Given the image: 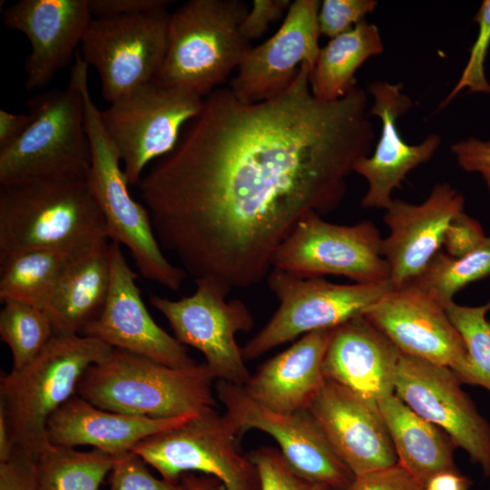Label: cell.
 I'll return each instance as SVG.
<instances>
[{
  "mask_svg": "<svg viewBox=\"0 0 490 490\" xmlns=\"http://www.w3.org/2000/svg\"><path fill=\"white\" fill-rule=\"evenodd\" d=\"M308 64L279 95L244 103L230 88L204 99L175 149L139 185L161 247L195 279L230 292L257 285L308 212L338 207L374 142L368 97L354 86L322 102Z\"/></svg>",
  "mask_w": 490,
  "mask_h": 490,
  "instance_id": "1",
  "label": "cell"
},
{
  "mask_svg": "<svg viewBox=\"0 0 490 490\" xmlns=\"http://www.w3.org/2000/svg\"><path fill=\"white\" fill-rule=\"evenodd\" d=\"M215 378L205 363L172 368L113 348L106 358L86 369L75 395L111 412L171 418L216 408Z\"/></svg>",
  "mask_w": 490,
  "mask_h": 490,
  "instance_id": "2",
  "label": "cell"
},
{
  "mask_svg": "<svg viewBox=\"0 0 490 490\" xmlns=\"http://www.w3.org/2000/svg\"><path fill=\"white\" fill-rule=\"evenodd\" d=\"M103 240H109L105 220L86 178L0 186V256Z\"/></svg>",
  "mask_w": 490,
  "mask_h": 490,
  "instance_id": "3",
  "label": "cell"
},
{
  "mask_svg": "<svg viewBox=\"0 0 490 490\" xmlns=\"http://www.w3.org/2000/svg\"><path fill=\"white\" fill-rule=\"evenodd\" d=\"M113 347L80 334H55L28 364L0 378V407L15 446L34 458L48 449L50 416L75 395L86 369Z\"/></svg>",
  "mask_w": 490,
  "mask_h": 490,
  "instance_id": "4",
  "label": "cell"
},
{
  "mask_svg": "<svg viewBox=\"0 0 490 490\" xmlns=\"http://www.w3.org/2000/svg\"><path fill=\"white\" fill-rule=\"evenodd\" d=\"M240 0H190L170 15L162 64L152 80L202 97L224 83L250 47L240 25L248 12Z\"/></svg>",
  "mask_w": 490,
  "mask_h": 490,
  "instance_id": "5",
  "label": "cell"
},
{
  "mask_svg": "<svg viewBox=\"0 0 490 490\" xmlns=\"http://www.w3.org/2000/svg\"><path fill=\"white\" fill-rule=\"evenodd\" d=\"M88 67L79 64L75 74L83 93L91 163L87 181L105 220L109 240L125 246L139 273L171 290L181 289L186 271L163 255L150 213L129 191L120 157L108 138L88 86Z\"/></svg>",
  "mask_w": 490,
  "mask_h": 490,
  "instance_id": "6",
  "label": "cell"
},
{
  "mask_svg": "<svg viewBox=\"0 0 490 490\" xmlns=\"http://www.w3.org/2000/svg\"><path fill=\"white\" fill-rule=\"evenodd\" d=\"M27 106L28 126L14 142L0 148V186L87 178L90 144L83 93L74 70L64 89L39 93Z\"/></svg>",
  "mask_w": 490,
  "mask_h": 490,
  "instance_id": "7",
  "label": "cell"
},
{
  "mask_svg": "<svg viewBox=\"0 0 490 490\" xmlns=\"http://www.w3.org/2000/svg\"><path fill=\"white\" fill-rule=\"evenodd\" d=\"M204 99L190 90L152 81L100 111L130 186L139 185L151 162L175 149L182 128L201 113Z\"/></svg>",
  "mask_w": 490,
  "mask_h": 490,
  "instance_id": "8",
  "label": "cell"
},
{
  "mask_svg": "<svg viewBox=\"0 0 490 490\" xmlns=\"http://www.w3.org/2000/svg\"><path fill=\"white\" fill-rule=\"evenodd\" d=\"M267 280L279 307L267 324L241 348L245 361L300 335L334 328L361 316L394 289L390 279L338 284L324 278L302 279L275 269L270 271Z\"/></svg>",
  "mask_w": 490,
  "mask_h": 490,
  "instance_id": "9",
  "label": "cell"
},
{
  "mask_svg": "<svg viewBox=\"0 0 490 490\" xmlns=\"http://www.w3.org/2000/svg\"><path fill=\"white\" fill-rule=\"evenodd\" d=\"M239 436L225 415L208 407L174 428L141 440L132 453L172 483H179L184 473L201 472L220 480L224 490H260L257 466L237 448Z\"/></svg>",
  "mask_w": 490,
  "mask_h": 490,
  "instance_id": "10",
  "label": "cell"
},
{
  "mask_svg": "<svg viewBox=\"0 0 490 490\" xmlns=\"http://www.w3.org/2000/svg\"><path fill=\"white\" fill-rule=\"evenodd\" d=\"M382 238L369 220L339 225L306 213L271 258V268L302 279L343 276L357 283L390 279Z\"/></svg>",
  "mask_w": 490,
  "mask_h": 490,
  "instance_id": "11",
  "label": "cell"
},
{
  "mask_svg": "<svg viewBox=\"0 0 490 490\" xmlns=\"http://www.w3.org/2000/svg\"><path fill=\"white\" fill-rule=\"evenodd\" d=\"M194 280L191 295L172 300L152 294L150 303L166 318L182 345L202 353L216 378L243 387L250 375L236 335L253 328L252 314L243 301L227 300L230 291L219 282Z\"/></svg>",
  "mask_w": 490,
  "mask_h": 490,
  "instance_id": "12",
  "label": "cell"
},
{
  "mask_svg": "<svg viewBox=\"0 0 490 490\" xmlns=\"http://www.w3.org/2000/svg\"><path fill=\"white\" fill-rule=\"evenodd\" d=\"M169 20L167 8L92 19L79 52L99 74L106 102L111 103L155 78L167 50Z\"/></svg>",
  "mask_w": 490,
  "mask_h": 490,
  "instance_id": "13",
  "label": "cell"
},
{
  "mask_svg": "<svg viewBox=\"0 0 490 490\" xmlns=\"http://www.w3.org/2000/svg\"><path fill=\"white\" fill-rule=\"evenodd\" d=\"M225 416L239 436L258 429L273 437L290 467L301 476L347 490L354 474L335 454L308 410L279 414L253 400L242 386L219 380L215 386Z\"/></svg>",
  "mask_w": 490,
  "mask_h": 490,
  "instance_id": "14",
  "label": "cell"
},
{
  "mask_svg": "<svg viewBox=\"0 0 490 490\" xmlns=\"http://www.w3.org/2000/svg\"><path fill=\"white\" fill-rule=\"evenodd\" d=\"M461 384L451 368L402 354L395 395L442 429L490 476V425L478 413Z\"/></svg>",
  "mask_w": 490,
  "mask_h": 490,
  "instance_id": "15",
  "label": "cell"
},
{
  "mask_svg": "<svg viewBox=\"0 0 490 490\" xmlns=\"http://www.w3.org/2000/svg\"><path fill=\"white\" fill-rule=\"evenodd\" d=\"M363 316L401 354L447 367L465 383L468 374L465 343L445 307L416 284L394 287Z\"/></svg>",
  "mask_w": 490,
  "mask_h": 490,
  "instance_id": "16",
  "label": "cell"
},
{
  "mask_svg": "<svg viewBox=\"0 0 490 490\" xmlns=\"http://www.w3.org/2000/svg\"><path fill=\"white\" fill-rule=\"evenodd\" d=\"M318 0H296L278 31L262 44L250 47L238 67L230 90L244 103L270 100L293 83L302 64L311 70L320 47Z\"/></svg>",
  "mask_w": 490,
  "mask_h": 490,
  "instance_id": "17",
  "label": "cell"
},
{
  "mask_svg": "<svg viewBox=\"0 0 490 490\" xmlns=\"http://www.w3.org/2000/svg\"><path fill=\"white\" fill-rule=\"evenodd\" d=\"M111 285L100 315L80 335L146 357L172 368L196 363L175 337L152 318L136 284V273L129 266L121 245L111 242Z\"/></svg>",
  "mask_w": 490,
  "mask_h": 490,
  "instance_id": "18",
  "label": "cell"
},
{
  "mask_svg": "<svg viewBox=\"0 0 490 490\" xmlns=\"http://www.w3.org/2000/svg\"><path fill=\"white\" fill-rule=\"evenodd\" d=\"M307 410L354 475L397 464L377 403L326 379Z\"/></svg>",
  "mask_w": 490,
  "mask_h": 490,
  "instance_id": "19",
  "label": "cell"
},
{
  "mask_svg": "<svg viewBox=\"0 0 490 490\" xmlns=\"http://www.w3.org/2000/svg\"><path fill=\"white\" fill-rule=\"evenodd\" d=\"M93 18L89 0H20L2 11L4 25L30 43L27 90L47 86L70 63Z\"/></svg>",
  "mask_w": 490,
  "mask_h": 490,
  "instance_id": "20",
  "label": "cell"
},
{
  "mask_svg": "<svg viewBox=\"0 0 490 490\" xmlns=\"http://www.w3.org/2000/svg\"><path fill=\"white\" fill-rule=\"evenodd\" d=\"M463 195L448 183L433 186L420 204L395 199L383 220L388 235L382 240V255L395 288L416 279L440 250L452 220L464 211Z\"/></svg>",
  "mask_w": 490,
  "mask_h": 490,
  "instance_id": "21",
  "label": "cell"
},
{
  "mask_svg": "<svg viewBox=\"0 0 490 490\" xmlns=\"http://www.w3.org/2000/svg\"><path fill=\"white\" fill-rule=\"evenodd\" d=\"M403 84L375 82L368 86L373 104L368 114L380 119L381 133L374 152L361 158L354 167L368 182L361 200L366 209L386 210L393 199L395 189L400 187L407 175L430 160L441 144L437 134L428 135L418 144H408L401 137L397 122L412 106V100L402 92Z\"/></svg>",
  "mask_w": 490,
  "mask_h": 490,
  "instance_id": "22",
  "label": "cell"
},
{
  "mask_svg": "<svg viewBox=\"0 0 490 490\" xmlns=\"http://www.w3.org/2000/svg\"><path fill=\"white\" fill-rule=\"evenodd\" d=\"M398 348L363 315L333 328L323 360L327 380L379 404L395 394Z\"/></svg>",
  "mask_w": 490,
  "mask_h": 490,
  "instance_id": "23",
  "label": "cell"
},
{
  "mask_svg": "<svg viewBox=\"0 0 490 490\" xmlns=\"http://www.w3.org/2000/svg\"><path fill=\"white\" fill-rule=\"evenodd\" d=\"M332 331L324 328L306 333L262 363L243 386L248 395L279 414L307 410L326 381L323 360Z\"/></svg>",
  "mask_w": 490,
  "mask_h": 490,
  "instance_id": "24",
  "label": "cell"
},
{
  "mask_svg": "<svg viewBox=\"0 0 490 490\" xmlns=\"http://www.w3.org/2000/svg\"><path fill=\"white\" fill-rule=\"evenodd\" d=\"M191 416L151 418L120 414L74 395L50 416L46 432L54 446H92L119 457L132 452L141 440L174 428Z\"/></svg>",
  "mask_w": 490,
  "mask_h": 490,
  "instance_id": "25",
  "label": "cell"
},
{
  "mask_svg": "<svg viewBox=\"0 0 490 490\" xmlns=\"http://www.w3.org/2000/svg\"><path fill=\"white\" fill-rule=\"evenodd\" d=\"M111 242L78 250L60 276L44 309L55 334H81L102 312L111 285Z\"/></svg>",
  "mask_w": 490,
  "mask_h": 490,
  "instance_id": "26",
  "label": "cell"
},
{
  "mask_svg": "<svg viewBox=\"0 0 490 490\" xmlns=\"http://www.w3.org/2000/svg\"><path fill=\"white\" fill-rule=\"evenodd\" d=\"M378 406L397 464L423 487L439 473L458 471L454 461L457 446L442 429L417 415L395 394Z\"/></svg>",
  "mask_w": 490,
  "mask_h": 490,
  "instance_id": "27",
  "label": "cell"
},
{
  "mask_svg": "<svg viewBox=\"0 0 490 490\" xmlns=\"http://www.w3.org/2000/svg\"><path fill=\"white\" fill-rule=\"evenodd\" d=\"M384 49L378 28L365 21L337 35L320 51L309 74L310 91L322 102L343 98L356 86L355 74L370 57Z\"/></svg>",
  "mask_w": 490,
  "mask_h": 490,
  "instance_id": "28",
  "label": "cell"
},
{
  "mask_svg": "<svg viewBox=\"0 0 490 490\" xmlns=\"http://www.w3.org/2000/svg\"><path fill=\"white\" fill-rule=\"evenodd\" d=\"M83 248L34 250L0 256L1 301H19L44 310L66 265Z\"/></svg>",
  "mask_w": 490,
  "mask_h": 490,
  "instance_id": "29",
  "label": "cell"
},
{
  "mask_svg": "<svg viewBox=\"0 0 490 490\" xmlns=\"http://www.w3.org/2000/svg\"><path fill=\"white\" fill-rule=\"evenodd\" d=\"M117 457L52 445L35 458L36 490H99Z\"/></svg>",
  "mask_w": 490,
  "mask_h": 490,
  "instance_id": "30",
  "label": "cell"
},
{
  "mask_svg": "<svg viewBox=\"0 0 490 490\" xmlns=\"http://www.w3.org/2000/svg\"><path fill=\"white\" fill-rule=\"evenodd\" d=\"M489 275L490 237H486L477 249L461 258L451 257L440 249L411 282L446 307L460 289Z\"/></svg>",
  "mask_w": 490,
  "mask_h": 490,
  "instance_id": "31",
  "label": "cell"
},
{
  "mask_svg": "<svg viewBox=\"0 0 490 490\" xmlns=\"http://www.w3.org/2000/svg\"><path fill=\"white\" fill-rule=\"evenodd\" d=\"M3 303L0 336L12 353L13 368L18 369L33 360L55 332L44 310L15 300Z\"/></svg>",
  "mask_w": 490,
  "mask_h": 490,
  "instance_id": "32",
  "label": "cell"
},
{
  "mask_svg": "<svg viewBox=\"0 0 490 490\" xmlns=\"http://www.w3.org/2000/svg\"><path fill=\"white\" fill-rule=\"evenodd\" d=\"M448 318L461 336L468 357L466 384L481 386L490 392V300L482 306H461L453 301L445 307Z\"/></svg>",
  "mask_w": 490,
  "mask_h": 490,
  "instance_id": "33",
  "label": "cell"
},
{
  "mask_svg": "<svg viewBox=\"0 0 490 490\" xmlns=\"http://www.w3.org/2000/svg\"><path fill=\"white\" fill-rule=\"evenodd\" d=\"M247 456L258 468L260 490H338L296 473L278 448L264 446Z\"/></svg>",
  "mask_w": 490,
  "mask_h": 490,
  "instance_id": "34",
  "label": "cell"
},
{
  "mask_svg": "<svg viewBox=\"0 0 490 490\" xmlns=\"http://www.w3.org/2000/svg\"><path fill=\"white\" fill-rule=\"evenodd\" d=\"M474 21L478 24L477 37L459 80L441 103L440 108L446 107L465 88L469 93H490V83L485 73V63L490 46V0L483 1Z\"/></svg>",
  "mask_w": 490,
  "mask_h": 490,
  "instance_id": "35",
  "label": "cell"
},
{
  "mask_svg": "<svg viewBox=\"0 0 490 490\" xmlns=\"http://www.w3.org/2000/svg\"><path fill=\"white\" fill-rule=\"evenodd\" d=\"M146 465L132 452L117 457L111 471L110 490H186L181 482L156 478Z\"/></svg>",
  "mask_w": 490,
  "mask_h": 490,
  "instance_id": "36",
  "label": "cell"
},
{
  "mask_svg": "<svg viewBox=\"0 0 490 490\" xmlns=\"http://www.w3.org/2000/svg\"><path fill=\"white\" fill-rule=\"evenodd\" d=\"M377 5L374 0L322 1L318 15L320 34L333 38L349 31L361 23Z\"/></svg>",
  "mask_w": 490,
  "mask_h": 490,
  "instance_id": "37",
  "label": "cell"
},
{
  "mask_svg": "<svg viewBox=\"0 0 490 490\" xmlns=\"http://www.w3.org/2000/svg\"><path fill=\"white\" fill-rule=\"evenodd\" d=\"M485 238L480 223L462 211L449 223L442 245L449 256L461 258L477 249Z\"/></svg>",
  "mask_w": 490,
  "mask_h": 490,
  "instance_id": "38",
  "label": "cell"
},
{
  "mask_svg": "<svg viewBox=\"0 0 490 490\" xmlns=\"http://www.w3.org/2000/svg\"><path fill=\"white\" fill-rule=\"evenodd\" d=\"M0 490H36L35 458L15 446L12 456L0 462Z\"/></svg>",
  "mask_w": 490,
  "mask_h": 490,
  "instance_id": "39",
  "label": "cell"
},
{
  "mask_svg": "<svg viewBox=\"0 0 490 490\" xmlns=\"http://www.w3.org/2000/svg\"><path fill=\"white\" fill-rule=\"evenodd\" d=\"M423 486L400 465L357 475L347 490H418Z\"/></svg>",
  "mask_w": 490,
  "mask_h": 490,
  "instance_id": "40",
  "label": "cell"
},
{
  "mask_svg": "<svg viewBox=\"0 0 490 490\" xmlns=\"http://www.w3.org/2000/svg\"><path fill=\"white\" fill-rule=\"evenodd\" d=\"M289 0H254L240 25L241 35L249 42L262 36L271 23L287 15Z\"/></svg>",
  "mask_w": 490,
  "mask_h": 490,
  "instance_id": "41",
  "label": "cell"
},
{
  "mask_svg": "<svg viewBox=\"0 0 490 490\" xmlns=\"http://www.w3.org/2000/svg\"><path fill=\"white\" fill-rule=\"evenodd\" d=\"M170 4L166 0H89L93 18L135 15L165 9Z\"/></svg>",
  "mask_w": 490,
  "mask_h": 490,
  "instance_id": "42",
  "label": "cell"
},
{
  "mask_svg": "<svg viewBox=\"0 0 490 490\" xmlns=\"http://www.w3.org/2000/svg\"><path fill=\"white\" fill-rule=\"evenodd\" d=\"M451 151L463 170L481 174L490 171V141L471 137L452 144Z\"/></svg>",
  "mask_w": 490,
  "mask_h": 490,
  "instance_id": "43",
  "label": "cell"
},
{
  "mask_svg": "<svg viewBox=\"0 0 490 490\" xmlns=\"http://www.w3.org/2000/svg\"><path fill=\"white\" fill-rule=\"evenodd\" d=\"M29 113H13L0 110V148L14 142L30 122Z\"/></svg>",
  "mask_w": 490,
  "mask_h": 490,
  "instance_id": "44",
  "label": "cell"
},
{
  "mask_svg": "<svg viewBox=\"0 0 490 490\" xmlns=\"http://www.w3.org/2000/svg\"><path fill=\"white\" fill-rule=\"evenodd\" d=\"M471 484L459 471H448L434 475L426 487L430 490H469Z\"/></svg>",
  "mask_w": 490,
  "mask_h": 490,
  "instance_id": "45",
  "label": "cell"
},
{
  "mask_svg": "<svg viewBox=\"0 0 490 490\" xmlns=\"http://www.w3.org/2000/svg\"><path fill=\"white\" fill-rule=\"evenodd\" d=\"M180 482L186 490H224L220 480L207 475H197L193 473H184Z\"/></svg>",
  "mask_w": 490,
  "mask_h": 490,
  "instance_id": "46",
  "label": "cell"
},
{
  "mask_svg": "<svg viewBox=\"0 0 490 490\" xmlns=\"http://www.w3.org/2000/svg\"><path fill=\"white\" fill-rule=\"evenodd\" d=\"M15 448V445L11 436L5 412L0 407V462L6 461Z\"/></svg>",
  "mask_w": 490,
  "mask_h": 490,
  "instance_id": "47",
  "label": "cell"
},
{
  "mask_svg": "<svg viewBox=\"0 0 490 490\" xmlns=\"http://www.w3.org/2000/svg\"><path fill=\"white\" fill-rule=\"evenodd\" d=\"M482 175L490 192V171L482 173Z\"/></svg>",
  "mask_w": 490,
  "mask_h": 490,
  "instance_id": "48",
  "label": "cell"
},
{
  "mask_svg": "<svg viewBox=\"0 0 490 490\" xmlns=\"http://www.w3.org/2000/svg\"><path fill=\"white\" fill-rule=\"evenodd\" d=\"M418 490H430V489L427 488V487H422V488H420V489H418Z\"/></svg>",
  "mask_w": 490,
  "mask_h": 490,
  "instance_id": "49",
  "label": "cell"
}]
</instances>
